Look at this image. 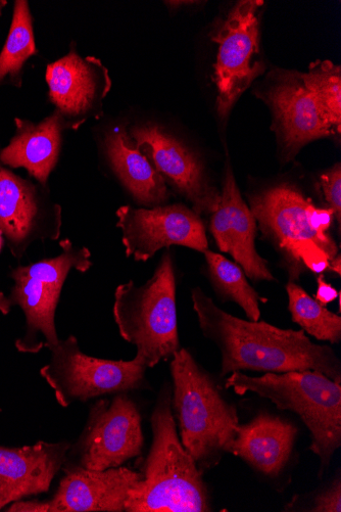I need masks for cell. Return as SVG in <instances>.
I'll use <instances>...</instances> for the list:
<instances>
[{
	"label": "cell",
	"mask_w": 341,
	"mask_h": 512,
	"mask_svg": "<svg viewBox=\"0 0 341 512\" xmlns=\"http://www.w3.org/2000/svg\"><path fill=\"white\" fill-rule=\"evenodd\" d=\"M203 335L221 352V376L235 371L284 374L316 370L341 383V364L328 346L314 344L302 331L282 330L265 321L235 317L200 288L191 291Z\"/></svg>",
	"instance_id": "obj_1"
},
{
	"label": "cell",
	"mask_w": 341,
	"mask_h": 512,
	"mask_svg": "<svg viewBox=\"0 0 341 512\" xmlns=\"http://www.w3.org/2000/svg\"><path fill=\"white\" fill-rule=\"evenodd\" d=\"M151 424L153 444L125 512L212 511L202 472L178 437L168 388L159 395Z\"/></svg>",
	"instance_id": "obj_2"
},
{
	"label": "cell",
	"mask_w": 341,
	"mask_h": 512,
	"mask_svg": "<svg viewBox=\"0 0 341 512\" xmlns=\"http://www.w3.org/2000/svg\"><path fill=\"white\" fill-rule=\"evenodd\" d=\"M251 211L264 234L282 254L290 282L307 270H329L338 247L329 234L334 220L329 208L316 207L296 185L281 183L251 198Z\"/></svg>",
	"instance_id": "obj_3"
},
{
	"label": "cell",
	"mask_w": 341,
	"mask_h": 512,
	"mask_svg": "<svg viewBox=\"0 0 341 512\" xmlns=\"http://www.w3.org/2000/svg\"><path fill=\"white\" fill-rule=\"evenodd\" d=\"M171 359L180 441L200 469H210L230 453L239 425L236 409L186 349L180 348Z\"/></svg>",
	"instance_id": "obj_4"
},
{
	"label": "cell",
	"mask_w": 341,
	"mask_h": 512,
	"mask_svg": "<svg viewBox=\"0 0 341 512\" xmlns=\"http://www.w3.org/2000/svg\"><path fill=\"white\" fill-rule=\"evenodd\" d=\"M226 388L240 396L249 392L277 408L298 414L311 434L310 449L320 459V476L341 446V386L316 370L265 374L255 378L232 372Z\"/></svg>",
	"instance_id": "obj_5"
},
{
	"label": "cell",
	"mask_w": 341,
	"mask_h": 512,
	"mask_svg": "<svg viewBox=\"0 0 341 512\" xmlns=\"http://www.w3.org/2000/svg\"><path fill=\"white\" fill-rule=\"evenodd\" d=\"M62 253L27 266H18L9 276L14 286L9 293L0 292V312L8 315L13 308L25 316V334L16 341L21 353L37 354L51 350L60 338L56 328V312L66 279L72 270L86 272L92 266L91 252L70 240L60 243Z\"/></svg>",
	"instance_id": "obj_6"
},
{
	"label": "cell",
	"mask_w": 341,
	"mask_h": 512,
	"mask_svg": "<svg viewBox=\"0 0 341 512\" xmlns=\"http://www.w3.org/2000/svg\"><path fill=\"white\" fill-rule=\"evenodd\" d=\"M121 337L137 349L136 358L152 368L180 350L176 309V279L167 251L154 275L137 287L120 285L113 308Z\"/></svg>",
	"instance_id": "obj_7"
},
{
	"label": "cell",
	"mask_w": 341,
	"mask_h": 512,
	"mask_svg": "<svg viewBox=\"0 0 341 512\" xmlns=\"http://www.w3.org/2000/svg\"><path fill=\"white\" fill-rule=\"evenodd\" d=\"M51 359L40 369L41 377L54 390L62 407L87 402L109 394L127 393L146 385L142 361H114L94 358L80 350L70 336L51 350Z\"/></svg>",
	"instance_id": "obj_8"
},
{
	"label": "cell",
	"mask_w": 341,
	"mask_h": 512,
	"mask_svg": "<svg viewBox=\"0 0 341 512\" xmlns=\"http://www.w3.org/2000/svg\"><path fill=\"white\" fill-rule=\"evenodd\" d=\"M264 4L261 0H242L211 34L218 44L214 81L218 92L217 111L222 119L265 70L260 49Z\"/></svg>",
	"instance_id": "obj_9"
},
{
	"label": "cell",
	"mask_w": 341,
	"mask_h": 512,
	"mask_svg": "<svg viewBox=\"0 0 341 512\" xmlns=\"http://www.w3.org/2000/svg\"><path fill=\"white\" fill-rule=\"evenodd\" d=\"M143 445L139 409L121 393L112 401L102 399L91 406L84 431L71 445L66 462L94 471L119 468L139 456Z\"/></svg>",
	"instance_id": "obj_10"
},
{
	"label": "cell",
	"mask_w": 341,
	"mask_h": 512,
	"mask_svg": "<svg viewBox=\"0 0 341 512\" xmlns=\"http://www.w3.org/2000/svg\"><path fill=\"white\" fill-rule=\"evenodd\" d=\"M62 225L63 209L53 201L50 186L0 162V230L12 255L21 260L34 243L58 241Z\"/></svg>",
	"instance_id": "obj_11"
},
{
	"label": "cell",
	"mask_w": 341,
	"mask_h": 512,
	"mask_svg": "<svg viewBox=\"0 0 341 512\" xmlns=\"http://www.w3.org/2000/svg\"><path fill=\"white\" fill-rule=\"evenodd\" d=\"M128 132L140 152L162 175L170 191L185 199L200 216L217 210L220 192L211 183L196 152L156 123L137 124Z\"/></svg>",
	"instance_id": "obj_12"
},
{
	"label": "cell",
	"mask_w": 341,
	"mask_h": 512,
	"mask_svg": "<svg viewBox=\"0 0 341 512\" xmlns=\"http://www.w3.org/2000/svg\"><path fill=\"white\" fill-rule=\"evenodd\" d=\"M116 215L126 256L135 261H148L171 246L201 253L209 249L201 216L183 204L153 208L122 206Z\"/></svg>",
	"instance_id": "obj_13"
},
{
	"label": "cell",
	"mask_w": 341,
	"mask_h": 512,
	"mask_svg": "<svg viewBox=\"0 0 341 512\" xmlns=\"http://www.w3.org/2000/svg\"><path fill=\"white\" fill-rule=\"evenodd\" d=\"M45 79L48 101L66 131L104 116V101L113 85L109 69L100 59L81 57L74 42L68 55L47 66Z\"/></svg>",
	"instance_id": "obj_14"
},
{
	"label": "cell",
	"mask_w": 341,
	"mask_h": 512,
	"mask_svg": "<svg viewBox=\"0 0 341 512\" xmlns=\"http://www.w3.org/2000/svg\"><path fill=\"white\" fill-rule=\"evenodd\" d=\"M271 108L274 128L286 161L316 139L339 135L307 87L301 72L274 70L258 93Z\"/></svg>",
	"instance_id": "obj_15"
},
{
	"label": "cell",
	"mask_w": 341,
	"mask_h": 512,
	"mask_svg": "<svg viewBox=\"0 0 341 512\" xmlns=\"http://www.w3.org/2000/svg\"><path fill=\"white\" fill-rule=\"evenodd\" d=\"M210 228L218 248L230 254L253 282H275L268 262L256 249L257 220L243 201L233 171L227 165L220 204Z\"/></svg>",
	"instance_id": "obj_16"
},
{
	"label": "cell",
	"mask_w": 341,
	"mask_h": 512,
	"mask_svg": "<svg viewBox=\"0 0 341 512\" xmlns=\"http://www.w3.org/2000/svg\"><path fill=\"white\" fill-rule=\"evenodd\" d=\"M64 478L48 499L52 512H125L130 491L142 474L127 468L87 470L65 462Z\"/></svg>",
	"instance_id": "obj_17"
},
{
	"label": "cell",
	"mask_w": 341,
	"mask_h": 512,
	"mask_svg": "<svg viewBox=\"0 0 341 512\" xmlns=\"http://www.w3.org/2000/svg\"><path fill=\"white\" fill-rule=\"evenodd\" d=\"M70 448L69 442L39 441L13 448L0 445V511L50 490Z\"/></svg>",
	"instance_id": "obj_18"
},
{
	"label": "cell",
	"mask_w": 341,
	"mask_h": 512,
	"mask_svg": "<svg viewBox=\"0 0 341 512\" xmlns=\"http://www.w3.org/2000/svg\"><path fill=\"white\" fill-rule=\"evenodd\" d=\"M15 125L9 146L0 150V162L11 169H25L36 182L48 186L59 163L66 131L59 115L54 111L38 123L15 118Z\"/></svg>",
	"instance_id": "obj_19"
},
{
	"label": "cell",
	"mask_w": 341,
	"mask_h": 512,
	"mask_svg": "<svg viewBox=\"0 0 341 512\" xmlns=\"http://www.w3.org/2000/svg\"><path fill=\"white\" fill-rule=\"evenodd\" d=\"M298 436L297 427L279 416L260 412L247 425H238L230 453L268 477L284 470Z\"/></svg>",
	"instance_id": "obj_20"
},
{
	"label": "cell",
	"mask_w": 341,
	"mask_h": 512,
	"mask_svg": "<svg viewBox=\"0 0 341 512\" xmlns=\"http://www.w3.org/2000/svg\"><path fill=\"white\" fill-rule=\"evenodd\" d=\"M103 148L113 171L137 203L153 208L169 201L172 194L164 178L140 152L126 126L109 130Z\"/></svg>",
	"instance_id": "obj_21"
},
{
	"label": "cell",
	"mask_w": 341,
	"mask_h": 512,
	"mask_svg": "<svg viewBox=\"0 0 341 512\" xmlns=\"http://www.w3.org/2000/svg\"><path fill=\"white\" fill-rule=\"evenodd\" d=\"M38 55L34 18L27 0H16L13 19L2 52H0V87L21 88L27 62Z\"/></svg>",
	"instance_id": "obj_22"
},
{
	"label": "cell",
	"mask_w": 341,
	"mask_h": 512,
	"mask_svg": "<svg viewBox=\"0 0 341 512\" xmlns=\"http://www.w3.org/2000/svg\"><path fill=\"white\" fill-rule=\"evenodd\" d=\"M212 283L217 291L230 301L235 302L247 314L251 321L261 318L260 301L263 300L249 284L242 268L211 250L204 252Z\"/></svg>",
	"instance_id": "obj_23"
},
{
	"label": "cell",
	"mask_w": 341,
	"mask_h": 512,
	"mask_svg": "<svg viewBox=\"0 0 341 512\" xmlns=\"http://www.w3.org/2000/svg\"><path fill=\"white\" fill-rule=\"evenodd\" d=\"M288 309L292 320L319 341L338 344L341 340V317L319 304L294 282L286 286Z\"/></svg>",
	"instance_id": "obj_24"
},
{
	"label": "cell",
	"mask_w": 341,
	"mask_h": 512,
	"mask_svg": "<svg viewBox=\"0 0 341 512\" xmlns=\"http://www.w3.org/2000/svg\"><path fill=\"white\" fill-rule=\"evenodd\" d=\"M303 80L338 134L341 131V70L330 61L310 65Z\"/></svg>",
	"instance_id": "obj_25"
},
{
	"label": "cell",
	"mask_w": 341,
	"mask_h": 512,
	"mask_svg": "<svg viewBox=\"0 0 341 512\" xmlns=\"http://www.w3.org/2000/svg\"><path fill=\"white\" fill-rule=\"evenodd\" d=\"M325 202L333 211L338 227L341 223V167L336 164L330 170L323 173L319 182Z\"/></svg>",
	"instance_id": "obj_26"
},
{
	"label": "cell",
	"mask_w": 341,
	"mask_h": 512,
	"mask_svg": "<svg viewBox=\"0 0 341 512\" xmlns=\"http://www.w3.org/2000/svg\"><path fill=\"white\" fill-rule=\"evenodd\" d=\"M310 511L340 512L341 511V482L336 479L333 483L318 494Z\"/></svg>",
	"instance_id": "obj_27"
},
{
	"label": "cell",
	"mask_w": 341,
	"mask_h": 512,
	"mask_svg": "<svg viewBox=\"0 0 341 512\" xmlns=\"http://www.w3.org/2000/svg\"><path fill=\"white\" fill-rule=\"evenodd\" d=\"M317 292L314 299L322 306H327L336 299L340 292H337L330 284L325 282L324 276L320 274L317 278Z\"/></svg>",
	"instance_id": "obj_28"
},
{
	"label": "cell",
	"mask_w": 341,
	"mask_h": 512,
	"mask_svg": "<svg viewBox=\"0 0 341 512\" xmlns=\"http://www.w3.org/2000/svg\"><path fill=\"white\" fill-rule=\"evenodd\" d=\"M340 264H341V258H340V255L338 254L330 262L329 270L340 276V274H341V265Z\"/></svg>",
	"instance_id": "obj_29"
},
{
	"label": "cell",
	"mask_w": 341,
	"mask_h": 512,
	"mask_svg": "<svg viewBox=\"0 0 341 512\" xmlns=\"http://www.w3.org/2000/svg\"><path fill=\"white\" fill-rule=\"evenodd\" d=\"M7 6H8L7 0H0V18H2Z\"/></svg>",
	"instance_id": "obj_30"
},
{
	"label": "cell",
	"mask_w": 341,
	"mask_h": 512,
	"mask_svg": "<svg viewBox=\"0 0 341 512\" xmlns=\"http://www.w3.org/2000/svg\"><path fill=\"white\" fill-rule=\"evenodd\" d=\"M5 243H6V241H5L3 231L0 230V252L3 251V247H4Z\"/></svg>",
	"instance_id": "obj_31"
}]
</instances>
